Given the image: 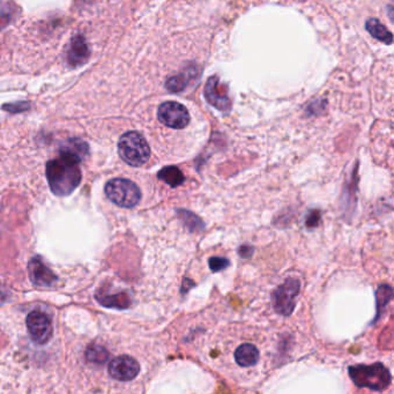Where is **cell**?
<instances>
[{"mask_svg":"<svg viewBox=\"0 0 394 394\" xmlns=\"http://www.w3.org/2000/svg\"><path fill=\"white\" fill-rule=\"evenodd\" d=\"M299 288L301 285L299 280L290 278L274 290L272 295L273 306L278 313L290 315L294 311Z\"/></svg>","mask_w":394,"mask_h":394,"instance_id":"5","label":"cell"},{"mask_svg":"<svg viewBox=\"0 0 394 394\" xmlns=\"http://www.w3.org/2000/svg\"><path fill=\"white\" fill-rule=\"evenodd\" d=\"M158 118L162 124L168 128H186L190 123V114L184 105L178 102H165L160 105L158 110Z\"/></svg>","mask_w":394,"mask_h":394,"instance_id":"7","label":"cell"},{"mask_svg":"<svg viewBox=\"0 0 394 394\" xmlns=\"http://www.w3.org/2000/svg\"><path fill=\"white\" fill-rule=\"evenodd\" d=\"M79 155L73 151H64L60 156L48 162L46 178L53 193L66 197L72 193L81 182Z\"/></svg>","mask_w":394,"mask_h":394,"instance_id":"1","label":"cell"},{"mask_svg":"<svg viewBox=\"0 0 394 394\" xmlns=\"http://www.w3.org/2000/svg\"><path fill=\"white\" fill-rule=\"evenodd\" d=\"M235 360H236L237 365L243 368L253 367L259 360V352L256 346L251 345V344H243L236 349Z\"/></svg>","mask_w":394,"mask_h":394,"instance_id":"10","label":"cell"},{"mask_svg":"<svg viewBox=\"0 0 394 394\" xmlns=\"http://www.w3.org/2000/svg\"><path fill=\"white\" fill-rule=\"evenodd\" d=\"M28 271L30 280L39 286H51L57 281L56 276L44 265L40 258H33L30 260Z\"/></svg>","mask_w":394,"mask_h":394,"instance_id":"9","label":"cell"},{"mask_svg":"<svg viewBox=\"0 0 394 394\" xmlns=\"http://www.w3.org/2000/svg\"><path fill=\"white\" fill-rule=\"evenodd\" d=\"M109 374L119 381H130L135 379L140 372V365L135 358L122 355L114 358L108 367Z\"/></svg>","mask_w":394,"mask_h":394,"instance_id":"8","label":"cell"},{"mask_svg":"<svg viewBox=\"0 0 394 394\" xmlns=\"http://www.w3.org/2000/svg\"><path fill=\"white\" fill-rule=\"evenodd\" d=\"M367 29H368L369 33L372 34V36L376 37L378 40L391 44L392 39H393L391 32H388L379 21L370 19L367 22Z\"/></svg>","mask_w":394,"mask_h":394,"instance_id":"13","label":"cell"},{"mask_svg":"<svg viewBox=\"0 0 394 394\" xmlns=\"http://www.w3.org/2000/svg\"><path fill=\"white\" fill-rule=\"evenodd\" d=\"M87 360L89 362H94V363H99V365H102L109 358V353L104 347L102 346H90L88 349H87Z\"/></svg>","mask_w":394,"mask_h":394,"instance_id":"14","label":"cell"},{"mask_svg":"<svg viewBox=\"0 0 394 394\" xmlns=\"http://www.w3.org/2000/svg\"><path fill=\"white\" fill-rule=\"evenodd\" d=\"M228 265H229V261L226 258H221V257H213L210 259V270L213 272H220V271H224V269H227Z\"/></svg>","mask_w":394,"mask_h":394,"instance_id":"16","label":"cell"},{"mask_svg":"<svg viewBox=\"0 0 394 394\" xmlns=\"http://www.w3.org/2000/svg\"><path fill=\"white\" fill-rule=\"evenodd\" d=\"M349 374L352 377L355 384H358L361 388H369L376 391L384 390L390 381H391V374L384 365H374L370 367L358 365L349 369Z\"/></svg>","mask_w":394,"mask_h":394,"instance_id":"4","label":"cell"},{"mask_svg":"<svg viewBox=\"0 0 394 394\" xmlns=\"http://www.w3.org/2000/svg\"><path fill=\"white\" fill-rule=\"evenodd\" d=\"M87 56H88V49H87L85 41L81 37L73 40L71 50H69V62L72 64H79V62H83Z\"/></svg>","mask_w":394,"mask_h":394,"instance_id":"12","label":"cell"},{"mask_svg":"<svg viewBox=\"0 0 394 394\" xmlns=\"http://www.w3.org/2000/svg\"><path fill=\"white\" fill-rule=\"evenodd\" d=\"M158 177L171 187H177L185 181L184 175L177 167H165L160 170Z\"/></svg>","mask_w":394,"mask_h":394,"instance_id":"11","label":"cell"},{"mask_svg":"<svg viewBox=\"0 0 394 394\" xmlns=\"http://www.w3.org/2000/svg\"><path fill=\"white\" fill-rule=\"evenodd\" d=\"M27 329L30 338L33 339V341L37 345H46L53 337L51 319L46 313L39 310L30 312L27 317Z\"/></svg>","mask_w":394,"mask_h":394,"instance_id":"6","label":"cell"},{"mask_svg":"<svg viewBox=\"0 0 394 394\" xmlns=\"http://www.w3.org/2000/svg\"><path fill=\"white\" fill-rule=\"evenodd\" d=\"M97 299H99L101 304L109 306V308L124 309V308H128V299H126L125 295L103 296V297L97 296Z\"/></svg>","mask_w":394,"mask_h":394,"instance_id":"15","label":"cell"},{"mask_svg":"<svg viewBox=\"0 0 394 394\" xmlns=\"http://www.w3.org/2000/svg\"><path fill=\"white\" fill-rule=\"evenodd\" d=\"M118 153L123 161L132 167H142L151 158V148L146 139L135 131L126 132L121 137Z\"/></svg>","mask_w":394,"mask_h":394,"instance_id":"2","label":"cell"},{"mask_svg":"<svg viewBox=\"0 0 394 394\" xmlns=\"http://www.w3.org/2000/svg\"><path fill=\"white\" fill-rule=\"evenodd\" d=\"M105 196L119 208H135L142 199V192L138 185L123 178L109 181L104 187Z\"/></svg>","mask_w":394,"mask_h":394,"instance_id":"3","label":"cell"}]
</instances>
